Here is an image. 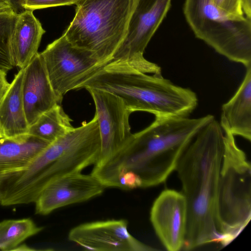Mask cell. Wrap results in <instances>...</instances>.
<instances>
[{"label":"cell","instance_id":"1","mask_svg":"<svg viewBox=\"0 0 251 251\" xmlns=\"http://www.w3.org/2000/svg\"><path fill=\"white\" fill-rule=\"evenodd\" d=\"M214 119L155 117L119 150L97 162L91 173L105 187L147 188L164 182L199 132Z\"/></svg>","mask_w":251,"mask_h":251},{"label":"cell","instance_id":"2","mask_svg":"<svg viewBox=\"0 0 251 251\" xmlns=\"http://www.w3.org/2000/svg\"><path fill=\"white\" fill-rule=\"evenodd\" d=\"M224 147L223 129L214 119L197 134L177 165L187 206L185 250L220 242L217 200Z\"/></svg>","mask_w":251,"mask_h":251},{"label":"cell","instance_id":"3","mask_svg":"<svg viewBox=\"0 0 251 251\" xmlns=\"http://www.w3.org/2000/svg\"><path fill=\"white\" fill-rule=\"evenodd\" d=\"M94 88L120 97L131 112L144 111L155 117H186L197 107L196 94L173 83L162 74L141 73L111 61L93 73L78 89Z\"/></svg>","mask_w":251,"mask_h":251},{"label":"cell","instance_id":"4","mask_svg":"<svg viewBox=\"0 0 251 251\" xmlns=\"http://www.w3.org/2000/svg\"><path fill=\"white\" fill-rule=\"evenodd\" d=\"M101 141L97 116L50 143L33 159L40 174L7 200L3 206L34 202L50 182L81 171L98 161Z\"/></svg>","mask_w":251,"mask_h":251},{"label":"cell","instance_id":"5","mask_svg":"<svg viewBox=\"0 0 251 251\" xmlns=\"http://www.w3.org/2000/svg\"><path fill=\"white\" fill-rule=\"evenodd\" d=\"M139 0H79L63 33L73 45L93 52L103 65L124 42Z\"/></svg>","mask_w":251,"mask_h":251},{"label":"cell","instance_id":"6","mask_svg":"<svg viewBox=\"0 0 251 251\" xmlns=\"http://www.w3.org/2000/svg\"><path fill=\"white\" fill-rule=\"evenodd\" d=\"M217 200L218 229L225 246L245 228L251 217V167L234 136L225 132Z\"/></svg>","mask_w":251,"mask_h":251},{"label":"cell","instance_id":"7","mask_svg":"<svg viewBox=\"0 0 251 251\" xmlns=\"http://www.w3.org/2000/svg\"><path fill=\"white\" fill-rule=\"evenodd\" d=\"M183 13L197 38L230 61L251 65V19L234 17L213 0H185Z\"/></svg>","mask_w":251,"mask_h":251},{"label":"cell","instance_id":"8","mask_svg":"<svg viewBox=\"0 0 251 251\" xmlns=\"http://www.w3.org/2000/svg\"><path fill=\"white\" fill-rule=\"evenodd\" d=\"M171 5V0H139L131 18L126 38L111 61L127 65L145 74L161 73V68L146 59L143 54Z\"/></svg>","mask_w":251,"mask_h":251},{"label":"cell","instance_id":"9","mask_svg":"<svg viewBox=\"0 0 251 251\" xmlns=\"http://www.w3.org/2000/svg\"><path fill=\"white\" fill-rule=\"evenodd\" d=\"M56 95L61 102L68 92L77 89L103 66L91 51L72 44L62 34L40 53Z\"/></svg>","mask_w":251,"mask_h":251},{"label":"cell","instance_id":"10","mask_svg":"<svg viewBox=\"0 0 251 251\" xmlns=\"http://www.w3.org/2000/svg\"><path fill=\"white\" fill-rule=\"evenodd\" d=\"M93 99L101 141L98 161L111 155L122 148L132 133L129 124L132 113L118 96L107 91L86 89Z\"/></svg>","mask_w":251,"mask_h":251},{"label":"cell","instance_id":"11","mask_svg":"<svg viewBox=\"0 0 251 251\" xmlns=\"http://www.w3.org/2000/svg\"><path fill=\"white\" fill-rule=\"evenodd\" d=\"M69 240L85 250L97 251H149L154 249L137 239L128 230L126 220L89 222L73 227Z\"/></svg>","mask_w":251,"mask_h":251},{"label":"cell","instance_id":"12","mask_svg":"<svg viewBox=\"0 0 251 251\" xmlns=\"http://www.w3.org/2000/svg\"><path fill=\"white\" fill-rule=\"evenodd\" d=\"M187 219V206L182 193L163 191L151 208L150 220L159 240L169 251L183 248Z\"/></svg>","mask_w":251,"mask_h":251},{"label":"cell","instance_id":"13","mask_svg":"<svg viewBox=\"0 0 251 251\" xmlns=\"http://www.w3.org/2000/svg\"><path fill=\"white\" fill-rule=\"evenodd\" d=\"M105 187L91 173L69 174L47 184L35 201V213L46 215L59 208L80 203L101 195Z\"/></svg>","mask_w":251,"mask_h":251},{"label":"cell","instance_id":"14","mask_svg":"<svg viewBox=\"0 0 251 251\" xmlns=\"http://www.w3.org/2000/svg\"><path fill=\"white\" fill-rule=\"evenodd\" d=\"M23 97L29 126L42 114L61 102L51 85L45 63L39 52L25 67Z\"/></svg>","mask_w":251,"mask_h":251},{"label":"cell","instance_id":"15","mask_svg":"<svg viewBox=\"0 0 251 251\" xmlns=\"http://www.w3.org/2000/svg\"><path fill=\"white\" fill-rule=\"evenodd\" d=\"M32 10H25L17 14L9 41L10 56L14 65L25 68L38 52L46 31Z\"/></svg>","mask_w":251,"mask_h":251},{"label":"cell","instance_id":"16","mask_svg":"<svg viewBox=\"0 0 251 251\" xmlns=\"http://www.w3.org/2000/svg\"><path fill=\"white\" fill-rule=\"evenodd\" d=\"M50 143L28 134L0 138V184L24 170Z\"/></svg>","mask_w":251,"mask_h":251},{"label":"cell","instance_id":"17","mask_svg":"<svg viewBox=\"0 0 251 251\" xmlns=\"http://www.w3.org/2000/svg\"><path fill=\"white\" fill-rule=\"evenodd\" d=\"M220 125L233 135L251 140V65L233 97L222 107Z\"/></svg>","mask_w":251,"mask_h":251},{"label":"cell","instance_id":"18","mask_svg":"<svg viewBox=\"0 0 251 251\" xmlns=\"http://www.w3.org/2000/svg\"><path fill=\"white\" fill-rule=\"evenodd\" d=\"M25 68L15 75L0 102V131L4 138L27 134L29 127L23 97Z\"/></svg>","mask_w":251,"mask_h":251},{"label":"cell","instance_id":"19","mask_svg":"<svg viewBox=\"0 0 251 251\" xmlns=\"http://www.w3.org/2000/svg\"><path fill=\"white\" fill-rule=\"evenodd\" d=\"M72 119L57 104L42 114L28 127L27 134L52 142L72 130Z\"/></svg>","mask_w":251,"mask_h":251},{"label":"cell","instance_id":"20","mask_svg":"<svg viewBox=\"0 0 251 251\" xmlns=\"http://www.w3.org/2000/svg\"><path fill=\"white\" fill-rule=\"evenodd\" d=\"M43 229L29 218L0 222V250L13 251L27 238Z\"/></svg>","mask_w":251,"mask_h":251},{"label":"cell","instance_id":"21","mask_svg":"<svg viewBox=\"0 0 251 251\" xmlns=\"http://www.w3.org/2000/svg\"><path fill=\"white\" fill-rule=\"evenodd\" d=\"M12 8L0 10V69L8 72L15 67L9 49V41L17 16Z\"/></svg>","mask_w":251,"mask_h":251},{"label":"cell","instance_id":"22","mask_svg":"<svg viewBox=\"0 0 251 251\" xmlns=\"http://www.w3.org/2000/svg\"><path fill=\"white\" fill-rule=\"evenodd\" d=\"M79 0H19L24 10L34 11L54 6L75 4Z\"/></svg>","mask_w":251,"mask_h":251},{"label":"cell","instance_id":"23","mask_svg":"<svg viewBox=\"0 0 251 251\" xmlns=\"http://www.w3.org/2000/svg\"><path fill=\"white\" fill-rule=\"evenodd\" d=\"M214 3L229 14L238 18L246 17L243 13L241 0H213Z\"/></svg>","mask_w":251,"mask_h":251},{"label":"cell","instance_id":"24","mask_svg":"<svg viewBox=\"0 0 251 251\" xmlns=\"http://www.w3.org/2000/svg\"><path fill=\"white\" fill-rule=\"evenodd\" d=\"M6 75L7 72L0 69V102L10 84L7 80Z\"/></svg>","mask_w":251,"mask_h":251},{"label":"cell","instance_id":"25","mask_svg":"<svg viewBox=\"0 0 251 251\" xmlns=\"http://www.w3.org/2000/svg\"><path fill=\"white\" fill-rule=\"evenodd\" d=\"M244 15L251 19V0H241Z\"/></svg>","mask_w":251,"mask_h":251},{"label":"cell","instance_id":"26","mask_svg":"<svg viewBox=\"0 0 251 251\" xmlns=\"http://www.w3.org/2000/svg\"><path fill=\"white\" fill-rule=\"evenodd\" d=\"M8 1L12 6L14 10L18 13H20L25 10L20 5L19 0H6Z\"/></svg>","mask_w":251,"mask_h":251},{"label":"cell","instance_id":"27","mask_svg":"<svg viewBox=\"0 0 251 251\" xmlns=\"http://www.w3.org/2000/svg\"><path fill=\"white\" fill-rule=\"evenodd\" d=\"M11 8H13L12 6L8 1L6 0H0V10Z\"/></svg>","mask_w":251,"mask_h":251},{"label":"cell","instance_id":"28","mask_svg":"<svg viewBox=\"0 0 251 251\" xmlns=\"http://www.w3.org/2000/svg\"><path fill=\"white\" fill-rule=\"evenodd\" d=\"M36 249H32L25 244L18 246L13 251H35Z\"/></svg>","mask_w":251,"mask_h":251},{"label":"cell","instance_id":"29","mask_svg":"<svg viewBox=\"0 0 251 251\" xmlns=\"http://www.w3.org/2000/svg\"><path fill=\"white\" fill-rule=\"evenodd\" d=\"M2 137H3V136H2V134H1V132H0V138H2Z\"/></svg>","mask_w":251,"mask_h":251}]
</instances>
